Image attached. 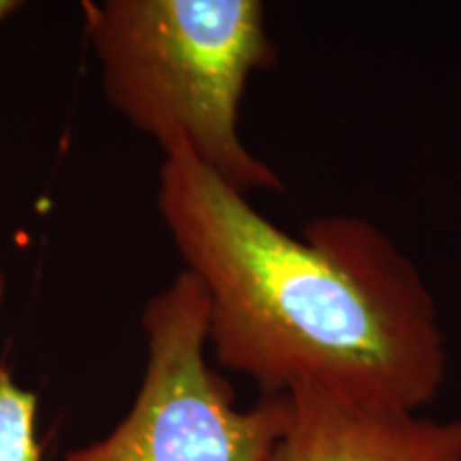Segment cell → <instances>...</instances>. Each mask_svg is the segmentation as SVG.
<instances>
[{
    "label": "cell",
    "instance_id": "1",
    "mask_svg": "<svg viewBox=\"0 0 461 461\" xmlns=\"http://www.w3.org/2000/svg\"><path fill=\"white\" fill-rule=\"evenodd\" d=\"M157 205L203 286L222 367L265 395L316 391L414 412L438 395L447 346L436 299L376 224L330 214L295 238L188 154L165 157Z\"/></svg>",
    "mask_w": 461,
    "mask_h": 461
},
{
    "label": "cell",
    "instance_id": "2",
    "mask_svg": "<svg viewBox=\"0 0 461 461\" xmlns=\"http://www.w3.org/2000/svg\"><path fill=\"white\" fill-rule=\"evenodd\" d=\"M88 31L109 103L165 157L188 154L246 197L282 188L240 135L248 79L276 62L263 3L105 0Z\"/></svg>",
    "mask_w": 461,
    "mask_h": 461
},
{
    "label": "cell",
    "instance_id": "3",
    "mask_svg": "<svg viewBox=\"0 0 461 461\" xmlns=\"http://www.w3.org/2000/svg\"><path fill=\"white\" fill-rule=\"evenodd\" d=\"M148 363L131 411L105 438L62 461H269L285 434L288 395L250 408L207 363V295L184 272L143 310Z\"/></svg>",
    "mask_w": 461,
    "mask_h": 461
},
{
    "label": "cell",
    "instance_id": "4",
    "mask_svg": "<svg viewBox=\"0 0 461 461\" xmlns=\"http://www.w3.org/2000/svg\"><path fill=\"white\" fill-rule=\"evenodd\" d=\"M288 402L291 417L269 461H461V419L316 391L288 393Z\"/></svg>",
    "mask_w": 461,
    "mask_h": 461
},
{
    "label": "cell",
    "instance_id": "5",
    "mask_svg": "<svg viewBox=\"0 0 461 461\" xmlns=\"http://www.w3.org/2000/svg\"><path fill=\"white\" fill-rule=\"evenodd\" d=\"M0 461H43L37 397L0 370Z\"/></svg>",
    "mask_w": 461,
    "mask_h": 461
},
{
    "label": "cell",
    "instance_id": "6",
    "mask_svg": "<svg viewBox=\"0 0 461 461\" xmlns=\"http://www.w3.org/2000/svg\"><path fill=\"white\" fill-rule=\"evenodd\" d=\"M20 7L22 5L14 3V0H0V24H3L9 15H14Z\"/></svg>",
    "mask_w": 461,
    "mask_h": 461
},
{
    "label": "cell",
    "instance_id": "7",
    "mask_svg": "<svg viewBox=\"0 0 461 461\" xmlns=\"http://www.w3.org/2000/svg\"><path fill=\"white\" fill-rule=\"evenodd\" d=\"M3 295H5V280H3V274H0V303H3Z\"/></svg>",
    "mask_w": 461,
    "mask_h": 461
}]
</instances>
